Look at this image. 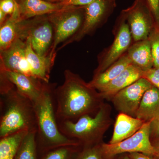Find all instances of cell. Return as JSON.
Returning <instances> with one entry per match:
<instances>
[{"label":"cell","instance_id":"1","mask_svg":"<svg viewBox=\"0 0 159 159\" xmlns=\"http://www.w3.org/2000/svg\"><path fill=\"white\" fill-rule=\"evenodd\" d=\"M57 121L75 122L84 115L97 113L104 99L76 74L64 72V81L54 91Z\"/></svg>","mask_w":159,"mask_h":159},{"label":"cell","instance_id":"2","mask_svg":"<svg viewBox=\"0 0 159 159\" xmlns=\"http://www.w3.org/2000/svg\"><path fill=\"white\" fill-rule=\"evenodd\" d=\"M54 85L46 83L40 97L33 103L37 129L36 143L39 159L44 154L60 147L81 146L60 131L56 114Z\"/></svg>","mask_w":159,"mask_h":159},{"label":"cell","instance_id":"3","mask_svg":"<svg viewBox=\"0 0 159 159\" xmlns=\"http://www.w3.org/2000/svg\"><path fill=\"white\" fill-rule=\"evenodd\" d=\"M1 95L0 138L21 131H37L33 102L20 94L15 87Z\"/></svg>","mask_w":159,"mask_h":159},{"label":"cell","instance_id":"4","mask_svg":"<svg viewBox=\"0 0 159 159\" xmlns=\"http://www.w3.org/2000/svg\"><path fill=\"white\" fill-rule=\"evenodd\" d=\"M110 105L103 103L95 116L86 115L77 121H57L60 131L66 136L77 141L81 147L102 143L104 134L112 124Z\"/></svg>","mask_w":159,"mask_h":159},{"label":"cell","instance_id":"5","mask_svg":"<svg viewBox=\"0 0 159 159\" xmlns=\"http://www.w3.org/2000/svg\"><path fill=\"white\" fill-rule=\"evenodd\" d=\"M151 122H145L142 128L133 135L122 142L114 144L101 143L104 156L114 159L121 154L141 152L150 156L156 157V152L150 139Z\"/></svg>","mask_w":159,"mask_h":159},{"label":"cell","instance_id":"6","mask_svg":"<svg viewBox=\"0 0 159 159\" xmlns=\"http://www.w3.org/2000/svg\"><path fill=\"white\" fill-rule=\"evenodd\" d=\"M65 8L54 13L49 19L54 29V41L50 52L52 54H55V49L58 45L68 40L79 31L83 22L79 11H66Z\"/></svg>","mask_w":159,"mask_h":159},{"label":"cell","instance_id":"7","mask_svg":"<svg viewBox=\"0 0 159 159\" xmlns=\"http://www.w3.org/2000/svg\"><path fill=\"white\" fill-rule=\"evenodd\" d=\"M152 86L145 78L138 80L111 98L115 108L120 113L135 117L143 95Z\"/></svg>","mask_w":159,"mask_h":159},{"label":"cell","instance_id":"8","mask_svg":"<svg viewBox=\"0 0 159 159\" xmlns=\"http://www.w3.org/2000/svg\"><path fill=\"white\" fill-rule=\"evenodd\" d=\"M126 12L131 33L134 41L148 39L155 22L146 2L137 0Z\"/></svg>","mask_w":159,"mask_h":159},{"label":"cell","instance_id":"9","mask_svg":"<svg viewBox=\"0 0 159 159\" xmlns=\"http://www.w3.org/2000/svg\"><path fill=\"white\" fill-rule=\"evenodd\" d=\"M1 70L33 77L26 56V41L18 38L8 48L1 51Z\"/></svg>","mask_w":159,"mask_h":159},{"label":"cell","instance_id":"10","mask_svg":"<svg viewBox=\"0 0 159 159\" xmlns=\"http://www.w3.org/2000/svg\"><path fill=\"white\" fill-rule=\"evenodd\" d=\"M28 32L34 52L40 56H47L54 38V27L50 20L29 23Z\"/></svg>","mask_w":159,"mask_h":159},{"label":"cell","instance_id":"11","mask_svg":"<svg viewBox=\"0 0 159 159\" xmlns=\"http://www.w3.org/2000/svg\"><path fill=\"white\" fill-rule=\"evenodd\" d=\"M17 92L33 103L39 99L46 82L33 77L13 71L1 70Z\"/></svg>","mask_w":159,"mask_h":159},{"label":"cell","instance_id":"12","mask_svg":"<svg viewBox=\"0 0 159 159\" xmlns=\"http://www.w3.org/2000/svg\"><path fill=\"white\" fill-rule=\"evenodd\" d=\"M21 18L18 4L13 14L1 26L0 51L8 48L16 39H26L27 23Z\"/></svg>","mask_w":159,"mask_h":159},{"label":"cell","instance_id":"13","mask_svg":"<svg viewBox=\"0 0 159 159\" xmlns=\"http://www.w3.org/2000/svg\"><path fill=\"white\" fill-rule=\"evenodd\" d=\"M131 33L129 26L123 23L120 26L113 43L105 58L95 71V75L102 73L116 61L130 45Z\"/></svg>","mask_w":159,"mask_h":159},{"label":"cell","instance_id":"14","mask_svg":"<svg viewBox=\"0 0 159 159\" xmlns=\"http://www.w3.org/2000/svg\"><path fill=\"white\" fill-rule=\"evenodd\" d=\"M26 56L31 67L33 77L46 83H49L51 68L54 65L56 54H49L41 56L35 53L31 47V39H26Z\"/></svg>","mask_w":159,"mask_h":159},{"label":"cell","instance_id":"15","mask_svg":"<svg viewBox=\"0 0 159 159\" xmlns=\"http://www.w3.org/2000/svg\"><path fill=\"white\" fill-rule=\"evenodd\" d=\"M143 72L141 69L132 64L116 78L100 89L99 90V93L104 99H111L119 91L142 78Z\"/></svg>","mask_w":159,"mask_h":159},{"label":"cell","instance_id":"16","mask_svg":"<svg viewBox=\"0 0 159 159\" xmlns=\"http://www.w3.org/2000/svg\"><path fill=\"white\" fill-rule=\"evenodd\" d=\"M106 0H95L85 6V17L82 26L74 36L66 42V44L80 40L89 33L100 21L107 8Z\"/></svg>","mask_w":159,"mask_h":159},{"label":"cell","instance_id":"17","mask_svg":"<svg viewBox=\"0 0 159 159\" xmlns=\"http://www.w3.org/2000/svg\"><path fill=\"white\" fill-rule=\"evenodd\" d=\"M145 123L136 117L120 113L116 119L113 134L109 144H116L128 139L142 128Z\"/></svg>","mask_w":159,"mask_h":159},{"label":"cell","instance_id":"18","mask_svg":"<svg viewBox=\"0 0 159 159\" xmlns=\"http://www.w3.org/2000/svg\"><path fill=\"white\" fill-rule=\"evenodd\" d=\"M18 6L23 20L43 15L53 14L66 7L62 3L56 4L45 0H21Z\"/></svg>","mask_w":159,"mask_h":159},{"label":"cell","instance_id":"19","mask_svg":"<svg viewBox=\"0 0 159 159\" xmlns=\"http://www.w3.org/2000/svg\"><path fill=\"white\" fill-rule=\"evenodd\" d=\"M159 116V89L152 85L142 97L136 116L145 122H152Z\"/></svg>","mask_w":159,"mask_h":159},{"label":"cell","instance_id":"20","mask_svg":"<svg viewBox=\"0 0 159 159\" xmlns=\"http://www.w3.org/2000/svg\"><path fill=\"white\" fill-rule=\"evenodd\" d=\"M132 64V62L127 54L123 55L105 71L95 75L93 79L88 83L89 85L99 91L119 76Z\"/></svg>","mask_w":159,"mask_h":159},{"label":"cell","instance_id":"21","mask_svg":"<svg viewBox=\"0 0 159 159\" xmlns=\"http://www.w3.org/2000/svg\"><path fill=\"white\" fill-rule=\"evenodd\" d=\"M127 54L133 64L143 71L153 67L150 43L148 39L137 42L129 48Z\"/></svg>","mask_w":159,"mask_h":159},{"label":"cell","instance_id":"22","mask_svg":"<svg viewBox=\"0 0 159 159\" xmlns=\"http://www.w3.org/2000/svg\"><path fill=\"white\" fill-rule=\"evenodd\" d=\"M29 131L24 130L1 138L0 159H14Z\"/></svg>","mask_w":159,"mask_h":159},{"label":"cell","instance_id":"23","mask_svg":"<svg viewBox=\"0 0 159 159\" xmlns=\"http://www.w3.org/2000/svg\"><path fill=\"white\" fill-rule=\"evenodd\" d=\"M36 130L29 131L14 159H39L36 143Z\"/></svg>","mask_w":159,"mask_h":159},{"label":"cell","instance_id":"24","mask_svg":"<svg viewBox=\"0 0 159 159\" xmlns=\"http://www.w3.org/2000/svg\"><path fill=\"white\" fill-rule=\"evenodd\" d=\"M81 147V146L60 147L44 154L39 159H74Z\"/></svg>","mask_w":159,"mask_h":159},{"label":"cell","instance_id":"25","mask_svg":"<svg viewBox=\"0 0 159 159\" xmlns=\"http://www.w3.org/2000/svg\"><path fill=\"white\" fill-rule=\"evenodd\" d=\"M101 143L93 146L81 147L74 159H108L102 153Z\"/></svg>","mask_w":159,"mask_h":159},{"label":"cell","instance_id":"26","mask_svg":"<svg viewBox=\"0 0 159 159\" xmlns=\"http://www.w3.org/2000/svg\"><path fill=\"white\" fill-rule=\"evenodd\" d=\"M148 39L150 43L154 67H159V28L155 25Z\"/></svg>","mask_w":159,"mask_h":159},{"label":"cell","instance_id":"27","mask_svg":"<svg viewBox=\"0 0 159 159\" xmlns=\"http://www.w3.org/2000/svg\"><path fill=\"white\" fill-rule=\"evenodd\" d=\"M159 89V67H153L143 72V77Z\"/></svg>","mask_w":159,"mask_h":159},{"label":"cell","instance_id":"28","mask_svg":"<svg viewBox=\"0 0 159 159\" xmlns=\"http://www.w3.org/2000/svg\"><path fill=\"white\" fill-rule=\"evenodd\" d=\"M18 6L15 0H1L0 2V10L5 14L10 15L13 14Z\"/></svg>","mask_w":159,"mask_h":159},{"label":"cell","instance_id":"29","mask_svg":"<svg viewBox=\"0 0 159 159\" xmlns=\"http://www.w3.org/2000/svg\"><path fill=\"white\" fill-rule=\"evenodd\" d=\"M156 25L159 28V0H146Z\"/></svg>","mask_w":159,"mask_h":159},{"label":"cell","instance_id":"30","mask_svg":"<svg viewBox=\"0 0 159 159\" xmlns=\"http://www.w3.org/2000/svg\"><path fill=\"white\" fill-rule=\"evenodd\" d=\"M159 138V116L156 119L151 122V141L156 140Z\"/></svg>","mask_w":159,"mask_h":159},{"label":"cell","instance_id":"31","mask_svg":"<svg viewBox=\"0 0 159 159\" xmlns=\"http://www.w3.org/2000/svg\"><path fill=\"white\" fill-rule=\"evenodd\" d=\"M95 0H64L62 4L66 6H87Z\"/></svg>","mask_w":159,"mask_h":159},{"label":"cell","instance_id":"32","mask_svg":"<svg viewBox=\"0 0 159 159\" xmlns=\"http://www.w3.org/2000/svg\"><path fill=\"white\" fill-rule=\"evenodd\" d=\"M131 159H158L155 157L147 155L141 152H131L128 153Z\"/></svg>","mask_w":159,"mask_h":159},{"label":"cell","instance_id":"33","mask_svg":"<svg viewBox=\"0 0 159 159\" xmlns=\"http://www.w3.org/2000/svg\"><path fill=\"white\" fill-rule=\"evenodd\" d=\"M151 142L154 148L155 149L157 154V152H159V138L158 139H156V140L151 141Z\"/></svg>","mask_w":159,"mask_h":159},{"label":"cell","instance_id":"34","mask_svg":"<svg viewBox=\"0 0 159 159\" xmlns=\"http://www.w3.org/2000/svg\"><path fill=\"white\" fill-rule=\"evenodd\" d=\"M7 15L5 14L2 11L0 10V25H2L6 21V17Z\"/></svg>","mask_w":159,"mask_h":159},{"label":"cell","instance_id":"35","mask_svg":"<svg viewBox=\"0 0 159 159\" xmlns=\"http://www.w3.org/2000/svg\"><path fill=\"white\" fill-rule=\"evenodd\" d=\"M114 159H131L128 153L121 154L117 156Z\"/></svg>","mask_w":159,"mask_h":159},{"label":"cell","instance_id":"36","mask_svg":"<svg viewBox=\"0 0 159 159\" xmlns=\"http://www.w3.org/2000/svg\"><path fill=\"white\" fill-rule=\"evenodd\" d=\"M45 1H48V2H54V1H56V0H45Z\"/></svg>","mask_w":159,"mask_h":159},{"label":"cell","instance_id":"37","mask_svg":"<svg viewBox=\"0 0 159 159\" xmlns=\"http://www.w3.org/2000/svg\"><path fill=\"white\" fill-rule=\"evenodd\" d=\"M106 1H112V0H106Z\"/></svg>","mask_w":159,"mask_h":159}]
</instances>
